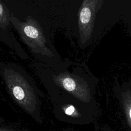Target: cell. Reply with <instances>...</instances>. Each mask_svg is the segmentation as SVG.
I'll list each match as a JSON object with an SVG mask.
<instances>
[{
    "label": "cell",
    "mask_w": 131,
    "mask_h": 131,
    "mask_svg": "<svg viewBox=\"0 0 131 131\" xmlns=\"http://www.w3.org/2000/svg\"><path fill=\"white\" fill-rule=\"evenodd\" d=\"M64 131H68V130H64Z\"/></svg>",
    "instance_id": "cell-8"
},
{
    "label": "cell",
    "mask_w": 131,
    "mask_h": 131,
    "mask_svg": "<svg viewBox=\"0 0 131 131\" xmlns=\"http://www.w3.org/2000/svg\"><path fill=\"white\" fill-rule=\"evenodd\" d=\"M9 21L28 46L31 53L39 61L55 63L60 61L50 37L38 20L33 16H28L25 21H21L11 14Z\"/></svg>",
    "instance_id": "cell-2"
},
{
    "label": "cell",
    "mask_w": 131,
    "mask_h": 131,
    "mask_svg": "<svg viewBox=\"0 0 131 131\" xmlns=\"http://www.w3.org/2000/svg\"><path fill=\"white\" fill-rule=\"evenodd\" d=\"M6 122V121L3 118L0 117V124L1 123H4Z\"/></svg>",
    "instance_id": "cell-6"
},
{
    "label": "cell",
    "mask_w": 131,
    "mask_h": 131,
    "mask_svg": "<svg viewBox=\"0 0 131 131\" xmlns=\"http://www.w3.org/2000/svg\"><path fill=\"white\" fill-rule=\"evenodd\" d=\"M0 76L15 103L35 121L42 124L43 94L31 75L19 64L0 61Z\"/></svg>",
    "instance_id": "cell-1"
},
{
    "label": "cell",
    "mask_w": 131,
    "mask_h": 131,
    "mask_svg": "<svg viewBox=\"0 0 131 131\" xmlns=\"http://www.w3.org/2000/svg\"><path fill=\"white\" fill-rule=\"evenodd\" d=\"M130 118H131V110H130Z\"/></svg>",
    "instance_id": "cell-7"
},
{
    "label": "cell",
    "mask_w": 131,
    "mask_h": 131,
    "mask_svg": "<svg viewBox=\"0 0 131 131\" xmlns=\"http://www.w3.org/2000/svg\"><path fill=\"white\" fill-rule=\"evenodd\" d=\"M7 15H9L8 13H6L5 8H4L3 5L0 2V23H2L6 21Z\"/></svg>",
    "instance_id": "cell-5"
},
{
    "label": "cell",
    "mask_w": 131,
    "mask_h": 131,
    "mask_svg": "<svg viewBox=\"0 0 131 131\" xmlns=\"http://www.w3.org/2000/svg\"><path fill=\"white\" fill-rule=\"evenodd\" d=\"M91 12L90 9L86 7H83L80 12L79 20L82 24H86L90 20Z\"/></svg>",
    "instance_id": "cell-3"
},
{
    "label": "cell",
    "mask_w": 131,
    "mask_h": 131,
    "mask_svg": "<svg viewBox=\"0 0 131 131\" xmlns=\"http://www.w3.org/2000/svg\"><path fill=\"white\" fill-rule=\"evenodd\" d=\"M0 131H30L27 129L14 127L4 123L0 124Z\"/></svg>",
    "instance_id": "cell-4"
}]
</instances>
